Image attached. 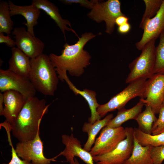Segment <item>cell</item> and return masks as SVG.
Masks as SVG:
<instances>
[{"label":"cell","instance_id":"obj_6","mask_svg":"<svg viewBox=\"0 0 164 164\" xmlns=\"http://www.w3.org/2000/svg\"><path fill=\"white\" fill-rule=\"evenodd\" d=\"M92 1L94 4L91 11L87 14L88 16L98 23L104 21L105 32L111 34L114 30L116 19L120 16L125 15L121 11L120 2L119 0Z\"/></svg>","mask_w":164,"mask_h":164},{"label":"cell","instance_id":"obj_28","mask_svg":"<svg viewBox=\"0 0 164 164\" xmlns=\"http://www.w3.org/2000/svg\"><path fill=\"white\" fill-rule=\"evenodd\" d=\"M159 116L152 128V135H157L164 132V105H162L160 109Z\"/></svg>","mask_w":164,"mask_h":164},{"label":"cell","instance_id":"obj_15","mask_svg":"<svg viewBox=\"0 0 164 164\" xmlns=\"http://www.w3.org/2000/svg\"><path fill=\"white\" fill-rule=\"evenodd\" d=\"M3 94V115L5 118V121L10 124L17 117L26 100L20 93L15 91H7Z\"/></svg>","mask_w":164,"mask_h":164},{"label":"cell","instance_id":"obj_13","mask_svg":"<svg viewBox=\"0 0 164 164\" xmlns=\"http://www.w3.org/2000/svg\"><path fill=\"white\" fill-rule=\"evenodd\" d=\"M61 139L66 147L59 155L64 156L70 164H75V157L79 158L86 164H94L93 156L89 152L82 148L80 141L72 133L70 135H62Z\"/></svg>","mask_w":164,"mask_h":164},{"label":"cell","instance_id":"obj_36","mask_svg":"<svg viewBox=\"0 0 164 164\" xmlns=\"http://www.w3.org/2000/svg\"><path fill=\"white\" fill-rule=\"evenodd\" d=\"M75 164H80L78 160L75 158L74 159Z\"/></svg>","mask_w":164,"mask_h":164},{"label":"cell","instance_id":"obj_21","mask_svg":"<svg viewBox=\"0 0 164 164\" xmlns=\"http://www.w3.org/2000/svg\"><path fill=\"white\" fill-rule=\"evenodd\" d=\"M112 114L108 115L102 120L96 121L93 123L90 122H85L82 128L83 132L87 133L88 135L87 140L84 145V149L90 152L95 141L96 136L101 130L107 126L110 120L113 118Z\"/></svg>","mask_w":164,"mask_h":164},{"label":"cell","instance_id":"obj_29","mask_svg":"<svg viewBox=\"0 0 164 164\" xmlns=\"http://www.w3.org/2000/svg\"><path fill=\"white\" fill-rule=\"evenodd\" d=\"M151 154L153 164H162L164 160V146H152Z\"/></svg>","mask_w":164,"mask_h":164},{"label":"cell","instance_id":"obj_5","mask_svg":"<svg viewBox=\"0 0 164 164\" xmlns=\"http://www.w3.org/2000/svg\"><path fill=\"white\" fill-rule=\"evenodd\" d=\"M147 79L140 78L130 83L123 91L112 97L107 103L99 104L97 111L101 118L109 112L124 108L131 100L139 97L144 98L145 90Z\"/></svg>","mask_w":164,"mask_h":164},{"label":"cell","instance_id":"obj_10","mask_svg":"<svg viewBox=\"0 0 164 164\" xmlns=\"http://www.w3.org/2000/svg\"><path fill=\"white\" fill-rule=\"evenodd\" d=\"M125 138L111 152L93 157L96 164H123L130 156L133 147L134 128L126 127Z\"/></svg>","mask_w":164,"mask_h":164},{"label":"cell","instance_id":"obj_34","mask_svg":"<svg viewBox=\"0 0 164 164\" xmlns=\"http://www.w3.org/2000/svg\"><path fill=\"white\" fill-rule=\"evenodd\" d=\"M129 18L125 15L118 17L115 19V24L118 26L128 22Z\"/></svg>","mask_w":164,"mask_h":164},{"label":"cell","instance_id":"obj_12","mask_svg":"<svg viewBox=\"0 0 164 164\" xmlns=\"http://www.w3.org/2000/svg\"><path fill=\"white\" fill-rule=\"evenodd\" d=\"M12 34L15 39L17 47L30 59L43 53L44 43L32 35L24 27L14 29Z\"/></svg>","mask_w":164,"mask_h":164},{"label":"cell","instance_id":"obj_24","mask_svg":"<svg viewBox=\"0 0 164 164\" xmlns=\"http://www.w3.org/2000/svg\"><path fill=\"white\" fill-rule=\"evenodd\" d=\"M133 134L138 142L142 146H164V132L153 135L143 132L138 128H135Z\"/></svg>","mask_w":164,"mask_h":164},{"label":"cell","instance_id":"obj_22","mask_svg":"<svg viewBox=\"0 0 164 164\" xmlns=\"http://www.w3.org/2000/svg\"><path fill=\"white\" fill-rule=\"evenodd\" d=\"M145 104L141 100L137 104L129 109L124 108L119 110L116 116L111 119L107 126L116 128L121 126L125 122L131 119H135L142 112V108Z\"/></svg>","mask_w":164,"mask_h":164},{"label":"cell","instance_id":"obj_14","mask_svg":"<svg viewBox=\"0 0 164 164\" xmlns=\"http://www.w3.org/2000/svg\"><path fill=\"white\" fill-rule=\"evenodd\" d=\"M141 39L135 44L136 48L142 50L151 40L156 39L164 31V0L156 14L145 23Z\"/></svg>","mask_w":164,"mask_h":164},{"label":"cell","instance_id":"obj_16","mask_svg":"<svg viewBox=\"0 0 164 164\" xmlns=\"http://www.w3.org/2000/svg\"><path fill=\"white\" fill-rule=\"evenodd\" d=\"M32 4L40 10H43L54 21L63 34L65 40L66 31H72L78 38L79 37L72 29L70 22L62 18L58 8L53 3L48 0H33Z\"/></svg>","mask_w":164,"mask_h":164},{"label":"cell","instance_id":"obj_17","mask_svg":"<svg viewBox=\"0 0 164 164\" xmlns=\"http://www.w3.org/2000/svg\"><path fill=\"white\" fill-rule=\"evenodd\" d=\"M11 16L15 15H21L26 19V22L24 23L27 27V31L33 36H35L34 27L38 23V19L40 16V10L32 4L29 5L19 6L14 4L9 0Z\"/></svg>","mask_w":164,"mask_h":164},{"label":"cell","instance_id":"obj_8","mask_svg":"<svg viewBox=\"0 0 164 164\" xmlns=\"http://www.w3.org/2000/svg\"><path fill=\"white\" fill-rule=\"evenodd\" d=\"M126 137L125 128L122 126L112 128L105 126L89 152L93 157L107 153L115 149Z\"/></svg>","mask_w":164,"mask_h":164},{"label":"cell","instance_id":"obj_25","mask_svg":"<svg viewBox=\"0 0 164 164\" xmlns=\"http://www.w3.org/2000/svg\"><path fill=\"white\" fill-rule=\"evenodd\" d=\"M10 11L8 2H0V32L11 34L13 30L14 22L11 18Z\"/></svg>","mask_w":164,"mask_h":164},{"label":"cell","instance_id":"obj_3","mask_svg":"<svg viewBox=\"0 0 164 164\" xmlns=\"http://www.w3.org/2000/svg\"><path fill=\"white\" fill-rule=\"evenodd\" d=\"M28 78L36 91L46 96H53L57 89L59 77L49 57L43 53L30 59Z\"/></svg>","mask_w":164,"mask_h":164},{"label":"cell","instance_id":"obj_11","mask_svg":"<svg viewBox=\"0 0 164 164\" xmlns=\"http://www.w3.org/2000/svg\"><path fill=\"white\" fill-rule=\"evenodd\" d=\"M164 98V73L154 74L147 80L144 98L140 100L149 105L156 114L159 113Z\"/></svg>","mask_w":164,"mask_h":164},{"label":"cell","instance_id":"obj_23","mask_svg":"<svg viewBox=\"0 0 164 164\" xmlns=\"http://www.w3.org/2000/svg\"><path fill=\"white\" fill-rule=\"evenodd\" d=\"M145 105V110L140 113L135 120L140 130L145 133L151 134L153 126L157 118L151 107L148 104Z\"/></svg>","mask_w":164,"mask_h":164},{"label":"cell","instance_id":"obj_7","mask_svg":"<svg viewBox=\"0 0 164 164\" xmlns=\"http://www.w3.org/2000/svg\"><path fill=\"white\" fill-rule=\"evenodd\" d=\"M15 151L18 156L22 159L32 164H50L56 161L58 155L51 158H47L43 154V142L39 136V128L35 137L25 142H19L16 145Z\"/></svg>","mask_w":164,"mask_h":164},{"label":"cell","instance_id":"obj_20","mask_svg":"<svg viewBox=\"0 0 164 164\" xmlns=\"http://www.w3.org/2000/svg\"><path fill=\"white\" fill-rule=\"evenodd\" d=\"M152 146H142L133 134V147L129 158L123 164H153L151 156Z\"/></svg>","mask_w":164,"mask_h":164},{"label":"cell","instance_id":"obj_18","mask_svg":"<svg viewBox=\"0 0 164 164\" xmlns=\"http://www.w3.org/2000/svg\"><path fill=\"white\" fill-rule=\"evenodd\" d=\"M11 50L9 69L17 74L28 77L31 68L30 58L17 47L11 48Z\"/></svg>","mask_w":164,"mask_h":164},{"label":"cell","instance_id":"obj_31","mask_svg":"<svg viewBox=\"0 0 164 164\" xmlns=\"http://www.w3.org/2000/svg\"><path fill=\"white\" fill-rule=\"evenodd\" d=\"M64 4L71 5L72 4H79L84 7L91 9L94 3L92 0L89 1L87 0H60Z\"/></svg>","mask_w":164,"mask_h":164},{"label":"cell","instance_id":"obj_19","mask_svg":"<svg viewBox=\"0 0 164 164\" xmlns=\"http://www.w3.org/2000/svg\"><path fill=\"white\" fill-rule=\"evenodd\" d=\"M69 87L74 94L82 96L87 102L91 111V116L89 118V122L93 123L96 121L100 120L101 118L97 111L99 104L97 102L96 93L95 91L85 89L83 91L77 88L69 79L67 76L64 78Z\"/></svg>","mask_w":164,"mask_h":164},{"label":"cell","instance_id":"obj_9","mask_svg":"<svg viewBox=\"0 0 164 164\" xmlns=\"http://www.w3.org/2000/svg\"><path fill=\"white\" fill-rule=\"evenodd\" d=\"M0 90H13L20 93L26 100L35 96L36 90L28 77L17 74L9 69L0 70Z\"/></svg>","mask_w":164,"mask_h":164},{"label":"cell","instance_id":"obj_33","mask_svg":"<svg viewBox=\"0 0 164 164\" xmlns=\"http://www.w3.org/2000/svg\"><path fill=\"white\" fill-rule=\"evenodd\" d=\"M131 29V25L128 22L118 26L117 30L118 33L121 34H125L128 33L130 31Z\"/></svg>","mask_w":164,"mask_h":164},{"label":"cell","instance_id":"obj_27","mask_svg":"<svg viewBox=\"0 0 164 164\" xmlns=\"http://www.w3.org/2000/svg\"><path fill=\"white\" fill-rule=\"evenodd\" d=\"M159 37V44L155 47L154 74L164 73V31Z\"/></svg>","mask_w":164,"mask_h":164},{"label":"cell","instance_id":"obj_2","mask_svg":"<svg viewBox=\"0 0 164 164\" xmlns=\"http://www.w3.org/2000/svg\"><path fill=\"white\" fill-rule=\"evenodd\" d=\"M50 105L46 104L44 99L35 96L26 100L15 119L10 124L8 123L12 135L19 142H26L35 137Z\"/></svg>","mask_w":164,"mask_h":164},{"label":"cell","instance_id":"obj_32","mask_svg":"<svg viewBox=\"0 0 164 164\" xmlns=\"http://www.w3.org/2000/svg\"><path fill=\"white\" fill-rule=\"evenodd\" d=\"M0 43H5L11 48L15 47L16 46L15 40L11 38L9 35L5 36L3 32H0Z\"/></svg>","mask_w":164,"mask_h":164},{"label":"cell","instance_id":"obj_4","mask_svg":"<svg viewBox=\"0 0 164 164\" xmlns=\"http://www.w3.org/2000/svg\"><path fill=\"white\" fill-rule=\"evenodd\" d=\"M155 40L154 39L147 43L140 55L130 63V72L126 79V83L140 78L148 79L154 74Z\"/></svg>","mask_w":164,"mask_h":164},{"label":"cell","instance_id":"obj_1","mask_svg":"<svg viewBox=\"0 0 164 164\" xmlns=\"http://www.w3.org/2000/svg\"><path fill=\"white\" fill-rule=\"evenodd\" d=\"M96 35L91 32L83 34L74 44L66 43L61 54L52 53L49 57L55 67L59 79L63 81L67 75V71L71 76L79 77L84 72V68L90 64L91 57L87 51L84 50L86 44Z\"/></svg>","mask_w":164,"mask_h":164},{"label":"cell","instance_id":"obj_35","mask_svg":"<svg viewBox=\"0 0 164 164\" xmlns=\"http://www.w3.org/2000/svg\"><path fill=\"white\" fill-rule=\"evenodd\" d=\"M4 109V102L3 94L2 92H0V115H3Z\"/></svg>","mask_w":164,"mask_h":164},{"label":"cell","instance_id":"obj_37","mask_svg":"<svg viewBox=\"0 0 164 164\" xmlns=\"http://www.w3.org/2000/svg\"><path fill=\"white\" fill-rule=\"evenodd\" d=\"M162 105H164V100H163V103H162Z\"/></svg>","mask_w":164,"mask_h":164},{"label":"cell","instance_id":"obj_38","mask_svg":"<svg viewBox=\"0 0 164 164\" xmlns=\"http://www.w3.org/2000/svg\"></svg>","mask_w":164,"mask_h":164},{"label":"cell","instance_id":"obj_30","mask_svg":"<svg viewBox=\"0 0 164 164\" xmlns=\"http://www.w3.org/2000/svg\"><path fill=\"white\" fill-rule=\"evenodd\" d=\"M6 132L8 138V141L11 147L12 158L8 163H3V164H32L31 162L27 160L21 159L20 158L16 153L15 149L13 146L11 139V132L9 130H8L6 131Z\"/></svg>","mask_w":164,"mask_h":164},{"label":"cell","instance_id":"obj_26","mask_svg":"<svg viewBox=\"0 0 164 164\" xmlns=\"http://www.w3.org/2000/svg\"><path fill=\"white\" fill-rule=\"evenodd\" d=\"M163 0H144L145 10L139 25L143 29L147 22L153 17L159 11Z\"/></svg>","mask_w":164,"mask_h":164}]
</instances>
